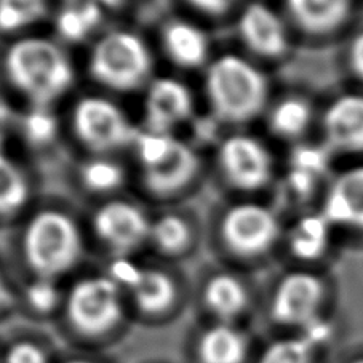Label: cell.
Returning a JSON list of instances; mask_svg holds the SVG:
<instances>
[{"instance_id":"d4e9b609","label":"cell","mask_w":363,"mask_h":363,"mask_svg":"<svg viewBox=\"0 0 363 363\" xmlns=\"http://www.w3.org/2000/svg\"><path fill=\"white\" fill-rule=\"evenodd\" d=\"M29 187L18 168L0 154V215L7 216L28 202Z\"/></svg>"},{"instance_id":"5b68a950","label":"cell","mask_w":363,"mask_h":363,"mask_svg":"<svg viewBox=\"0 0 363 363\" xmlns=\"http://www.w3.org/2000/svg\"><path fill=\"white\" fill-rule=\"evenodd\" d=\"M152 67L149 48L141 37L125 30L99 39L90 55V74L108 89L130 91L147 80Z\"/></svg>"},{"instance_id":"44dd1931","label":"cell","mask_w":363,"mask_h":363,"mask_svg":"<svg viewBox=\"0 0 363 363\" xmlns=\"http://www.w3.org/2000/svg\"><path fill=\"white\" fill-rule=\"evenodd\" d=\"M330 223L323 215L304 216L293 229L290 248L299 259H317L328 247Z\"/></svg>"},{"instance_id":"f1b7e54d","label":"cell","mask_w":363,"mask_h":363,"mask_svg":"<svg viewBox=\"0 0 363 363\" xmlns=\"http://www.w3.org/2000/svg\"><path fill=\"white\" fill-rule=\"evenodd\" d=\"M2 363H52L42 344L33 340L11 342L2 354Z\"/></svg>"},{"instance_id":"ffe728a7","label":"cell","mask_w":363,"mask_h":363,"mask_svg":"<svg viewBox=\"0 0 363 363\" xmlns=\"http://www.w3.org/2000/svg\"><path fill=\"white\" fill-rule=\"evenodd\" d=\"M164 47L172 61L183 67H197L208 58V37L187 21H172L164 29Z\"/></svg>"},{"instance_id":"9c48e42d","label":"cell","mask_w":363,"mask_h":363,"mask_svg":"<svg viewBox=\"0 0 363 363\" xmlns=\"http://www.w3.org/2000/svg\"><path fill=\"white\" fill-rule=\"evenodd\" d=\"M325 298L323 281L308 272H293L280 280L271 301V317L284 327L301 328L315 322Z\"/></svg>"},{"instance_id":"603a6c76","label":"cell","mask_w":363,"mask_h":363,"mask_svg":"<svg viewBox=\"0 0 363 363\" xmlns=\"http://www.w3.org/2000/svg\"><path fill=\"white\" fill-rule=\"evenodd\" d=\"M317 349L303 335L284 337L267 344L255 363H315Z\"/></svg>"},{"instance_id":"7402d4cb","label":"cell","mask_w":363,"mask_h":363,"mask_svg":"<svg viewBox=\"0 0 363 363\" xmlns=\"http://www.w3.org/2000/svg\"><path fill=\"white\" fill-rule=\"evenodd\" d=\"M312 111L303 98H285L272 109L269 127L277 136L296 138L308 130Z\"/></svg>"},{"instance_id":"7a4b0ae2","label":"cell","mask_w":363,"mask_h":363,"mask_svg":"<svg viewBox=\"0 0 363 363\" xmlns=\"http://www.w3.org/2000/svg\"><path fill=\"white\" fill-rule=\"evenodd\" d=\"M205 89L215 116L229 123L258 116L266 106L269 90L259 69L237 55H224L211 62Z\"/></svg>"},{"instance_id":"e0dca14e","label":"cell","mask_w":363,"mask_h":363,"mask_svg":"<svg viewBox=\"0 0 363 363\" xmlns=\"http://www.w3.org/2000/svg\"><path fill=\"white\" fill-rule=\"evenodd\" d=\"M323 216L330 224L363 229V167L352 168L331 184Z\"/></svg>"},{"instance_id":"8d00e7d4","label":"cell","mask_w":363,"mask_h":363,"mask_svg":"<svg viewBox=\"0 0 363 363\" xmlns=\"http://www.w3.org/2000/svg\"><path fill=\"white\" fill-rule=\"evenodd\" d=\"M352 363H363V359H360V360H355V362H352Z\"/></svg>"},{"instance_id":"d6a6232c","label":"cell","mask_w":363,"mask_h":363,"mask_svg":"<svg viewBox=\"0 0 363 363\" xmlns=\"http://www.w3.org/2000/svg\"><path fill=\"white\" fill-rule=\"evenodd\" d=\"M349 61L352 71L363 80V33L352 40L349 53Z\"/></svg>"},{"instance_id":"4dcf8cb0","label":"cell","mask_w":363,"mask_h":363,"mask_svg":"<svg viewBox=\"0 0 363 363\" xmlns=\"http://www.w3.org/2000/svg\"><path fill=\"white\" fill-rule=\"evenodd\" d=\"M26 130L30 140L43 143L53 135L55 122L45 112H35V114H30V117L26 121Z\"/></svg>"},{"instance_id":"9a60e30c","label":"cell","mask_w":363,"mask_h":363,"mask_svg":"<svg viewBox=\"0 0 363 363\" xmlns=\"http://www.w3.org/2000/svg\"><path fill=\"white\" fill-rule=\"evenodd\" d=\"M323 128L331 147L363 152V96L336 99L325 112Z\"/></svg>"},{"instance_id":"3957f363","label":"cell","mask_w":363,"mask_h":363,"mask_svg":"<svg viewBox=\"0 0 363 363\" xmlns=\"http://www.w3.org/2000/svg\"><path fill=\"white\" fill-rule=\"evenodd\" d=\"M23 253L37 279L55 280L76 267L82 258V234L66 213L42 210L24 229Z\"/></svg>"},{"instance_id":"74e56055","label":"cell","mask_w":363,"mask_h":363,"mask_svg":"<svg viewBox=\"0 0 363 363\" xmlns=\"http://www.w3.org/2000/svg\"><path fill=\"white\" fill-rule=\"evenodd\" d=\"M0 363H2V355H0Z\"/></svg>"},{"instance_id":"4316f807","label":"cell","mask_w":363,"mask_h":363,"mask_svg":"<svg viewBox=\"0 0 363 363\" xmlns=\"http://www.w3.org/2000/svg\"><path fill=\"white\" fill-rule=\"evenodd\" d=\"M82 181L86 189L93 192H112L122 184L123 170L109 159H93L82 168Z\"/></svg>"},{"instance_id":"52a82bcc","label":"cell","mask_w":363,"mask_h":363,"mask_svg":"<svg viewBox=\"0 0 363 363\" xmlns=\"http://www.w3.org/2000/svg\"><path fill=\"white\" fill-rule=\"evenodd\" d=\"M72 127L82 144L95 152H109L136 141L138 133L125 112L109 99L90 96L76 104Z\"/></svg>"},{"instance_id":"d6986e66","label":"cell","mask_w":363,"mask_h":363,"mask_svg":"<svg viewBox=\"0 0 363 363\" xmlns=\"http://www.w3.org/2000/svg\"><path fill=\"white\" fill-rule=\"evenodd\" d=\"M203 303L218 322L234 323L250 304L245 285L230 274L211 277L203 290Z\"/></svg>"},{"instance_id":"6da1fadb","label":"cell","mask_w":363,"mask_h":363,"mask_svg":"<svg viewBox=\"0 0 363 363\" xmlns=\"http://www.w3.org/2000/svg\"><path fill=\"white\" fill-rule=\"evenodd\" d=\"M5 72L11 85L39 108L61 98L74 82L67 55L42 37L15 42L5 55Z\"/></svg>"},{"instance_id":"836d02e7","label":"cell","mask_w":363,"mask_h":363,"mask_svg":"<svg viewBox=\"0 0 363 363\" xmlns=\"http://www.w3.org/2000/svg\"><path fill=\"white\" fill-rule=\"evenodd\" d=\"M194 7L210 15H221L228 11L234 0H189Z\"/></svg>"},{"instance_id":"d590c367","label":"cell","mask_w":363,"mask_h":363,"mask_svg":"<svg viewBox=\"0 0 363 363\" xmlns=\"http://www.w3.org/2000/svg\"><path fill=\"white\" fill-rule=\"evenodd\" d=\"M61 363H98L95 360H90V359H85V357H71V359H67Z\"/></svg>"},{"instance_id":"8fae6325","label":"cell","mask_w":363,"mask_h":363,"mask_svg":"<svg viewBox=\"0 0 363 363\" xmlns=\"http://www.w3.org/2000/svg\"><path fill=\"white\" fill-rule=\"evenodd\" d=\"M112 279L127 288L136 309L144 315H162L173 308L178 290L170 275L141 269L128 261H118L112 267Z\"/></svg>"},{"instance_id":"30bf717a","label":"cell","mask_w":363,"mask_h":363,"mask_svg":"<svg viewBox=\"0 0 363 363\" xmlns=\"http://www.w3.org/2000/svg\"><path fill=\"white\" fill-rule=\"evenodd\" d=\"M220 165L230 184L242 191H258L272 178V157L262 144L247 135L228 138L220 147Z\"/></svg>"},{"instance_id":"4fadbf2b","label":"cell","mask_w":363,"mask_h":363,"mask_svg":"<svg viewBox=\"0 0 363 363\" xmlns=\"http://www.w3.org/2000/svg\"><path fill=\"white\" fill-rule=\"evenodd\" d=\"M194 112V99L189 89L177 79L154 80L144 103L146 131L172 135V130L186 122Z\"/></svg>"},{"instance_id":"277c9868","label":"cell","mask_w":363,"mask_h":363,"mask_svg":"<svg viewBox=\"0 0 363 363\" xmlns=\"http://www.w3.org/2000/svg\"><path fill=\"white\" fill-rule=\"evenodd\" d=\"M146 189L157 197H168L189 186L199 173V157L187 144L173 135L144 131L135 141Z\"/></svg>"},{"instance_id":"ac0fdd59","label":"cell","mask_w":363,"mask_h":363,"mask_svg":"<svg viewBox=\"0 0 363 363\" xmlns=\"http://www.w3.org/2000/svg\"><path fill=\"white\" fill-rule=\"evenodd\" d=\"M290 15L309 34H327L346 21L352 0H286Z\"/></svg>"},{"instance_id":"5bb4252c","label":"cell","mask_w":363,"mask_h":363,"mask_svg":"<svg viewBox=\"0 0 363 363\" xmlns=\"http://www.w3.org/2000/svg\"><path fill=\"white\" fill-rule=\"evenodd\" d=\"M243 42L256 55L279 58L288 48L286 30L280 18L264 4H250L239 21Z\"/></svg>"},{"instance_id":"f546056e","label":"cell","mask_w":363,"mask_h":363,"mask_svg":"<svg viewBox=\"0 0 363 363\" xmlns=\"http://www.w3.org/2000/svg\"><path fill=\"white\" fill-rule=\"evenodd\" d=\"M328 164V154L322 147L301 146L293 155V168L308 172L311 174H320Z\"/></svg>"},{"instance_id":"ba28073f","label":"cell","mask_w":363,"mask_h":363,"mask_svg":"<svg viewBox=\"0 0 363 363\" xmlns=\"http://www.w3.org/2000/svg\"><path fill=\"white\" fill-rule=\"evenodd\" d=\"M221 235L230 252L253 258L266 253L279 239V221L266 206L240 203L226 213Z\"/></svg>"},{"instance_id":"2e32d148","label":"cell","mask_w":363,"mask_h":363,"mask_svg":"<svg viewBox=\"0 0 363 363\" xmlns=\"http://www.w3.org/2000/svg\"><path fill=\"white\" fill-rule=\"evenodd\" d=\"M250 340L234 323L216 322L197 337V363H248Z\"/></svg>"},{"instance_id":"7c38bea8","label":"cell","mask_w":363,"mask_h":363,"mask_svg":"<svg viewBox=\"0 0 363 363\" xmlns=\"http://www.w3.org/2000/svg\"><path fill=\"white\" fill-rule=\"evenodd\" d=\"M151 224L141 208L123 200L103 205L93 218L99 240L121 253L143 245L151 235Z\"/></svg>"},{"instance_id":"83f0119b","label":"cell","mask_w":363,"mask_h":363,"mask_svg":"<svg viewBox=\"0 0 363 363\" xmlns=\"http://www.w3.org/2000/svg\"><path fill=\"white\" fill-rule=\"evenodd\" d=\"M26 301L37 314H52L62 299L55 286V280L35 279L26 288Z\"/></svg>"},{"instance_id":"1f68e13d","label":"cell","mask_w":363,"mask_h":363,"mask_svg":"<svg viewBox=\"0 0 363 363\" xmlns=\"http://www.w3.org/2000/svg\"><path fill=\"white\" fill-rule=\"evenodd\" d=\"M314 184H315L314 174L293 168V172L290 174V186L299 194V196H308V194L312 191V187H314Z\"/></svg>"},{"instance_id":"cb8c5ba5","label":"cell","mask_w":363,"mask_h":363,"mask_svg":"<svg viewBox=\"0 0 363 363\" xmlns=\"http://www.w3.org/2000/svg\"><path fill=\"white\" fill-rule=\"evenodd\" d=\"M149 239L162 253L178 255L189 247L191 229L183 218L177 215H164L151 224Z\"/></svg>"},{"instance_id":"484cf974","label":"cell","mask_w":363,"mask_h":363,"mask_svg":"<svg viewBox=\"0 0 363 363\" xmlns=\"http://www.w3.org/2000/svg\"><path fill=\"white\" fill-rule=\"evenodd\" d=\"M47 0H0V30L15 33L40 20Z\"/></svg>"},{"instance_id":"8992f818","label":"cell","mask_w":363,"mask_h":363,"mask_svg":"<svg viewBox=\"0 0 363 363\" xmlns=\"http://www.w3.org/2000/svg\"><path fill=\"white\" fill-rule=\"evenodd\" d=\"M67 322L77 333L99 337L123 320L122 286L111 277H86L71 288L65 299Z\"/></svg>"},{"instance_id":"e575fe53","label":"cell","mask_w":363,"mask_h":363,"mask_svg":"<svg viewBox=\"0 0 363 363\" xmlns=\"http://www.w3.org/2000/svg\"><path fill=\"white\" fill-rule=\"evenodd\" d=\"M11 304H13V293L0 275V312L7 311Z\"/></svg>"}]
</instances>
